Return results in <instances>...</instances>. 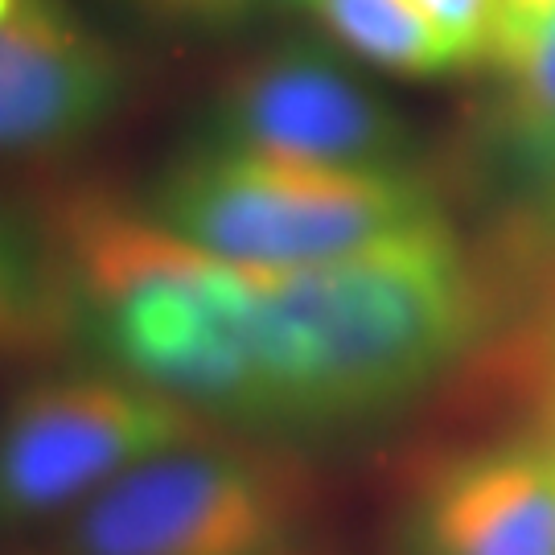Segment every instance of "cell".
<instances>
[{
  "label": "cell",
  "instance_id": "obj_3",
  "mask_svg": "<svg viewBox=\"0 0 555 555\" xmlns=\"http://www.w3.org/2000/svg\"><path fill=\"white\" fill-rule=\"evenodd\" d=\"M165 231L243 268H313L444 219L416 169H337L198 137L140 206Z\"/></svg>",
  "mask_w": 555,
  "mask_h": 555
},
{
  "label": "cell",
  "instance_id": "obj_9",
  "mask_svg": "<svg viewBox=\"0 0 555 555\" xmlns=\"http://www.w3.org/2000/svg\"><path fill=\"white\" fill-rule=\"evenodd\" d=\"M486 66L502 87L494 107L498 149L515 169L543 181L555 165V13L498 21Z\"/></svg>",
  "mask_w": 555,
  "mask_h": 555
},
{
  "label": "cell",
  "instance_id": "obj_5",
  "mask_svg": "<svg viewBox=\"0 0 555 555\" xmlns=\"http://www.w3.org/2000/svg\"><path fill=\"white\" fill-rule=\"evenodd\" d=\"M206 437L190 403L124 371H54L0 408V535L79 511L116 477Z\"/></svg>",
  "mask_w": 555,
  "mask_h": 555
},
{
  "label": "cell",
  "instance_id": "obj_17",
  "mask_svg": "<svg viewBox=\"0 0 555 555\" xmlns=\"http://www.w3.org/2000/svg\"><path fill=\"white\" fill-rule=\"evenodd\" d=\"M539 440H543V444L552 449V456H555V424H547V437H539Z\"/></svg>",
  "mask_w": 555,
  "mask_h": 555
},
{
  "label": "cell",
  "instance_id": "obj_4",
  "mask_svg": "<svg viewBox=\"0 0 555 555\" xmlns=\"http://www.w3.org/2000/svg\"><path fill=\"white\" fill-rule=\"evenodd\" d=\"M305 515L309 481L288 456L198 437L82 502L59 555H293Z\"/></svg>",
  "mask_w": 555,
  "mask_h": 555
},
{
  "label": "cell",
  "instance_id": "obj_15",
  "mask_svg": "<svg viewBox=\"0 0 555 555\" xmlns=\"http://www.w3.org/2000/svg\"><path fill=\"white\" fill-rule=\"evenodd\" d=\"M552 13L555 0H498V21H539L552 17Z\"/></svg>",
  "mask_w": 555,
  "mask_h": 555
},
{
  "label": "cell",
  "instance_id": "obj_12",
  "mask_svg": "<svg viewBox=\"0 0 555 555\" xmlns=\"http://www.w3.org/2000/svg\"><path fill=\"white\" fill-rule=\"evenodd\" d=\"M424 17L440 29L456 59V70L486 66L490 41H494L498 0H412Z\"/></svg>",
  "mask_w": 555,
  "mask_h": 555
},
{
  "label": "cell",
  "instance_id": "obj_11",
  "mask_svg": "<svg viewBox=\"0 0 555 555\" xmlns=\"http://www.w3.org/2000/svg\"><path fill=\"white\" fill-rule=\"evenodd\" d=\"M313 13L350 54L371 66L412 79L456 70L449 41L412 0H313Z\"/></svg>",
  "mask_w": 555,
  "mask_h": 555
},
{
  "label": "cell",
  "instance_id": "obj_6",
  "mask_svg": "<svg viewBox=\"0 0 555 555\" xmlns=\"http://www.w3.org/2000/svg\"><path fill=\"white\" fill-rule=\"evenodd\" d=\"M206 140L337 169H412V132L318 46H280L231 70Z\"/></svg>",
  "mask_w": 555,
  "mask_h": 555
},
{
  "label": "cell",
  "instance_id": "obj_10",
  "mask_svg": "<svg viewBox=\"0 0 555 555\" xmlns=\"http://www.w3.org/2000/svg\"><path fill=\"white\" fill-rule=\"evenodd\" d=\"M79 334L54 238L0 210V362H38Z\"/></svg>",
  "mask_w": 555,
  "mask_h": 555
},
{
  "label": "cell",
  "instance_id": "obj_1",
  "mask_svg": "<svg viewBox=\"0 0 555 555\" xmlns=\"http://www.w3.org/2000/svg\"><path fill=\"white\" fill-rule=\"evenodd\" d=\"M251 284L247 424L263 428H350L391 412L449 371L490 313L444 219L313 268H251Z\"/></svg>",
  "mask_w": 555,
  "mask_h": 555
},
{
  "label": "cell",
  "instance_id": "obj_2",
  "mask_svg": "<svg viewBox=\"0 0 555 555\" xmlns=\"http://www.w3.org/2000/svg\"><path fill=\"white\" fill-rule=\"evenodd\" d=\"M79 334L112 366L190 403L194 412L251 420V268L165 231L140 206L79 194L54 215Z\"/></svg>",
  "mask_w": 555,
  "mask_h": 555
},
{
  "label": "cell",
  "instance_id": "obj_18",
  "mask_svg": "<svg viewBox=\"0 0 555 555\" xmlns=\"http://www.w3.org/2000/svg\"><path fill=\"white\" fill-rule=\"evenodd\" d=\"M305 4H313V0H305Z\"/></svg>",
  "mask_w": 555,
  "mask_h": 555
},
{
  "label": "cell",
  "instance_id": "obj_7",
  "mask_svg": "<svg viewBox=\"0 0 555 555\" xmlns=\"http://www.w3.org/2000/svg\"><path fill=\"white\" fill-rule=\"evenodd\" d=\"M132 70L70 0H17L0 17V157L75 153L119 116Z\"/></svg>",
  "mask_w": 555,
  "mask_h": 555
},
{
  "label": "cell",
  "instance_id": "obj_8",
  "mask_svg": "<svg viewBox=\"0 0 555 555\" xmlns=\"http://www.w3.org/2000/svg\"><path fill=\"white\" fill-rule=\"evenodd\" d=\"M420 555H555V456L543 440L461 456L424 481Z\"/></svg>",
  "mask_w": 555,
  "mask_h": 555
},
{
  "label": "cell",
  "instance_id": "obj_14",
  "mask_svg": "<svg viewBox=\"0 0 555 555\" xmlns=\"http://www.w3.org/2000/svg\"><path fill=\"white\" fill-rule=\"evenodd\" d=\"M552 337H543L535 350V362L543 366V378H547V424H555V297H552V321H547Z\"/></svg>",
  "mask_w": 555,
  "mask_h": 555
},
{
  "label": "cell",
  "instance_id": "obj_13",
  "mask_svg": "<svg viewBox=\"0 0 555 555\" xmlns=\"http://www.w3.org/2000/svg\"><path fill=\"white\" fill-rule=\"evenodd\" d=\"M144 21L169 29H231L256 13L263 0H128Z\"/></svg>",
  "mask_w": 555,
  "mask_h": 555
},
{
  "label": "cell",
  "instance_id": "obj_16",
  "mask_svg": "<svg viewBox=\"0 0 555 555\" xmlns=\"http://www.w3.org/2000/svg\"><path fill=\"white\" fill-rule=\"evenodd\" d=\"M539 185H543V231H547L555 243V165L547 169V178L539 181Z\"/></svg>",
  "mask_w": 555,
  "mask_h": 555
}]
</instances>
